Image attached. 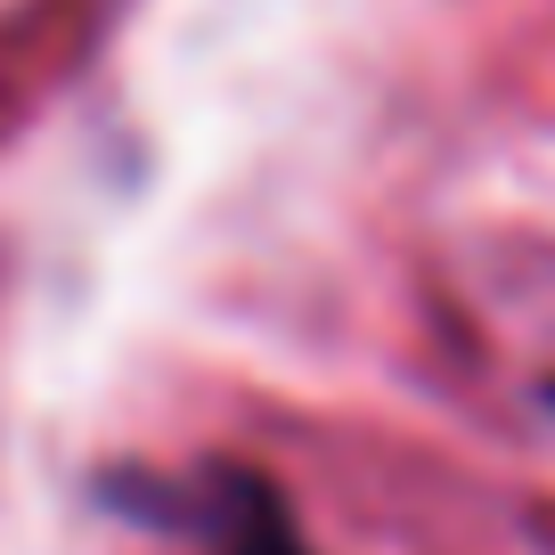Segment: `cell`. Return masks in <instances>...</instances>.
I'll use <instances>...</instances> for the list:
<instances>
[{
    "mask_svg": "<svg viewBox=\"0 0 555 555\" xmlns=\"http://www.w3.org/2000/svg\"><path fill=\"white\" fill-rule=\"evenodd\" d=\"M245 515H254V522H245V531H221V539H212V555H302L295 539H286V522H278V506L261 499V490L245 499Z\"/></svg>",
    "mask_w": 555,
    "mask_h": 555,
    "instance_id": "obj_1",
    "label": "cell"
}]
</instances>
